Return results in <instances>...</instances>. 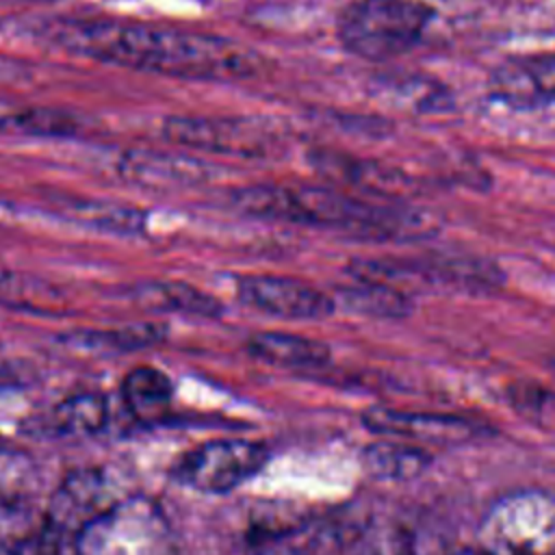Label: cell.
<instances>
[{
	"label": "cell",
	"mask_w": 555,
	"mask_h": 555,
	"mask_svg": "<svg viewBox=\"0 0 555 555\" xmlns=\"http://www.w3.org/2000/svg\"><path fill=\"white\" fill-rule=\"evenodd\" d=\"M48 37L78 56L186 80H245L269 67L260 52L234 39L132 20L61 17Z\"/></svg>",
	"instance_id": "cell-1"
},
{
	"label": "cell",
	"mask_w": 555,
	"mask_h": 555,
	"mask_svg": "<svg viewBox=\"0 0 555 555\" xmlns=\"http://www.w3.org/2000/svg\"><path fill=\"white\" fill-rule=\"evenodd\" d=\"M243 215L336 228L371 241H412L434 230V217L408 206H377L321 184H251L232 191Z\"/></svg>",
	"instance_id": "cell-2"
},
{
	"label": "cell",
	"mask_w": 555,
	"mask_h": 555,
	"mask_svg": "<svg viewBox=\"0 0 555 555\" xmlns=\"http://www.w3.org/2000/svg\"><path fill=\"white\" fill-rule=\"evenodd\" d=\"M76 555H178L176 531L156 501L121 496L76 540Z\"/></svg>",
	"instance_id": "cell-3"
},
{
	"label": "cell",
	"mask_w": 555,
	"mask_h": 555,
	"mask_svg": "<svg viewBox=\"0 0 555 555\" xmlns=\"http://www.w3.org/2000/svg\"><path fill=\"white\" fill-rule=\"evenodd\" d=\"M434 17L421 0H356L338 17V39L351 54L388 61L408 52Z\"/></svg>",
	"instance_id": "cell-4"
},
{
	"label": "cell",
	"mask_w": 555,
	"mask_h": 555,
	"mask_svg": "<svg viewBox=\"0 0 555 555\" xmlns=\"http://www.w3.org/2000/svg\"><path fill=\"white\" fill-rule=\"evenodd\" d=\"M483 555H555V494L520 490L499 499L481 520Z\"/></svg>",
	"instance_id": "cell-5"
},
{
	"label": "cell",
	"mask_w": 555,
	"mask_h": 555,
	"mask_svg": "<svg viewBox=\"0 0 555 555\" xmlns=\"http://www.w3.org/2000/svg\"><path fill=\"white\" fill-rule=\"evenodd\" d=\"M163 137L173 145L249 160L275 156L282 145L267 121L238 115H171L163 124Z\"/></svg>",
	"instance_id": "cell-6"
},
{
	"label": "cell",
	"mask_w": 555,
	"mask_h": 555,
	"mask_svg": "<svg viewBox=\"0 0 555 555\" xmlns=\"http://www.w3.org/2000/svg\"><path fill=\"white\" fill-rule=\"evenodd\" d=\"M117 501L113 483L102 468L69 473L43 509L48 555H63L65 548H74L82 529Z\"/></svg>",
	"instance_id": "cell-7"
},
{
	"label": "cell",
	"mask_w": 555,
	"mask_h": 555,
	"mask_svg": "<svg viewBox=\"0 0 555 555\" xmlns=\"http://www.w3.org/2000/svg\"><path fill=\"white\" fill-rule=\"evenodd\" d=\"M269 460V449L262 442L245 438L210 440L189 451L173 468V477L193 490L221 494L230 492Z\"/></svg>",
	"instance_id": "cell-8"
},
{
	"label": "cell",
	"mask_w": 555,
	"mask_h": 555,
	"mask_svg": "<svg viewBox=\"0 0 555 555\" xmlns=\"http://www.w3.org/2000/svg\"><path fill=\"white\" fill-rule=\"evenodd\" d=\"M236 293L245 306L282 319H325L336 308L330 295L288 275H241Z\"/></svg>",
	"instance_id": "cell-9"
},
{
	"label": "cell",
	"mask_w": 555,
	"mask_h": 555,
	"mask_svg": "<svg viewBox=\"0 0 555 555\" xmlns=\"http://www.w3.org/2000/svg\"><path fill=\"white\" fill-rule=\"evenodd\" d=\"M362 423L384 436H392L408 442L427 444H462L477 436H483V427L475 421L455 414H429V412H408L395 408H369L362 414Z\"/></svg>",
	"instance_id": "cell-10"
},
{
	"label": "cell",
	"mask_w": 555,
	"mask_h": 555,
	"mask_svg": "<svg viewBox=\"0 0 555 555\" xmlns=\"http://www.w3.org/2000/svg\"><path fill=\"white\" fill-rule=\"evenodd\" d=\"M119 173L145 186H186L204 182L208 167L184 154L130 150L119 160Z\"/></svg>",
	"instance_id": "cell-11"
},
{
	"label": "cell",
	"mask_w": 555,
	"mask_h": 555,
	"mask_svg": "<svg viewBox=\"0 0 555 555\" xmlns=\"http://www.w3.org/2000/svg\"><path fill=\"white\" fill-rule=\"evenodd\" d=\"M312 165L332 180H343L347 184L362 186L371 193L379 195H395L401 193L408 182L401 171L382 167L377 163L360 160L353 156H345L338 152H327V150H317L312 152Z\"/></svg>",
	"instance_id": "cell-12"
},
{
	"label": "cell",
	"mask_w": 555,
	"mask_h": 555,
	"mask_svg": "<svg viewBox=\"0 0 555 555\" xmlns=\"http://www.w3.org/2000/svg\"><path fill=\"white\" fill-rule=\"evenodd\" d=\"M247 351L258 360L291 369L321 366L330 360V347L325 343L284 332H258L249 336Z\"/></svg>",
	"instance_id": "cell-13"
},
{
	"label": "cell",
	"mask_w": 555,
	"mask_h": 555,
	"mask_svg": "<svg viewBox=\"0 0 555 555\" xmlns=\"http://www.w3.org/2000/svg\"><path fill=\"white\" fill-rule=\"evenodd\" d=\"M0 555H48L43 509L35 503L0 505Z\"/></svg>",
	"instance_id": "cell-14"
},
{
	"label": "cell",
	"mask_w": 555,
	"mask_h": 555,
	"mask_svg": "<svg viewBox=\"0 0 555 555\" xmlns=\"http://www.w3.org/2000/svg\"><path fill=\"white\" fill-rule=\"evenodd\" d=\"M82 130L80 117L48 106L13 104L0 100V132L30 137H76Z\"/></svg>",
	"instance_id": "cell-15"
},
{
	"label": "cell",
	"mask_w": 555,
	"mask_h": 555,
	"mask_svg": "<svg viewBox=\"0 0 555 555\" xmlns=\"http://www.w3.org/2000/svg\"><path fill=\"white\" fill-rule=\"evenodd\" d=\"M364 468L375 479L408 481L423 475L431 462V455L405 440H377L362 453Z\"/></svg>",
	"instance_id": "cell-16"
},
{
	"label": "cell",
	"mask_w": 555,
	"mask_h": 555,
	"mask_svg": "<svg viewBox=\"0 0 555 555\" xmlns=\"http://www.w3.org/2000/svg\"><path fill=\"white\" fill-rule=\"evenodd\" d=\"M121 395L137 418L154 421L165 416L173 397V384L154 366H137L126 375Z\"/></svg>",
	"instance_id": "cell-17"
},
{
	"label": "cell",
	"mask_w": 555,
	"mask_h": 555,
	"mask_svg": "<svg viewBox=\"0 0 555 555\" xmlns=\"http://www.w3.org/2000/svg\"><path fill=\"white\" fill-rule=\"evenodd\" d=\"M134 299L150 308L173 310L197 317H217L221 314L219 299L210 297L204 291L193 288L184 282H147L134 288Z\"/></svg>",
	"instance_id": "cell-18"
},
{
	"label": "cell",
	"mask_w": 555,
	"mask_h": 555,
	"mask_svg": "<svg viewBox=\"0 0 555 555\" xmlns=\"http://www.w3.org/2000/svg\"><path fill=\"white\" fill-rule=\"evenodd\" d=\"M108 408L98 392H76L65 397L50 414V425L61 436H89L104 427Z\"/></svg>",
	"instance_id": "cell-19"
},
{
	"label": "cell",
	"mask_w": 555,
	"mask_h": 555,
	"mask_svg": "<svg viewBox=\"0 0 555 555\" xmlns=\"http://www.w3.org/2000/svg\"><path fill=\"white\" fill-rule=\"evenodd\" d=\"M343 301L360 314L379 319H401L412 310V301L403 291L369 280H356L353 286H347L343 291Z\"/></svg>",
	"instance_id": "cell-20"
},
{
	"label": "cell",
	"mask_w": 555,
	"mask_h": 555,
	"mask_svg": "<svg viewBox=\"0 0 555 555\" xmlns=\"http://www.w3.org/2000/svg\"><path fill=\"white\" fill-rule=\"evenodd\" d=\"M39 483V466L28 453L0 451V505L33 503Z\"/></svg>",
	"instance_id": "cell-21"
},
{
	"label": "cell",
	"mask_w": 555,
	"mask_h": 555,
	"mask_svg": "<svg viewBox=\"0 0 555 555\" xmlns=\"http://www.w3.org/2000/svg\"><path fill=\"white\" fill-rule=\"evenodd\" d=\"M69 212L95 228L113 230V232H141L143 230V212L132 206L111 204L104 199H72Z\"/></svg>",
	"instance_id": "cell-22"
},
{
	"label": "cell",
	"mask_w": 555,
	"mask_h": 555,
	"mask_svg": "<svg viewBox=\"0 0 555 555\" xmlns=\"http://www.w3.org/2000/svg\"><path fill=\"white\" fill-rule=\"evenodd\" d=\"M492 89L499 100L514 108H533L542 104L525 59L503 63L492 76Z\"/></svg>",
	"instance_id": "cell-23"
},
{
	"label": "cell",
	"mask_w": 555,
	"mask_h": 555,
	"mask_svg": "<svg viewBox=\"0 0 555 555\" xmlns=\"http://www.w3.org/2000/svg\"><path fill=\"white\" fill-rule=\"evenodd\" d=\"M299 525V516L291 507H280L278 503L260 507L249 522V535H256L262 544L273 540L271 535L291 533Z\"/></svg>",
	"instance_id": "cell-24"
},
{
	"label": "cell",
	"mask_w": 555,
	"mask_h": 555,
	"mask_svg": "<svg viewBox=\"0 0 555 555\" xmlns=\"http://www.w3.org/2000/svg\"><path fill=\"white\" fill-rule=\"evenodd\" d=\"M525 61L542 102L555 100V54H540Z\"/></svg>",
	"instance_id": "cell-25"
},
{
	"label": "cell",
	"mask_w": 555,
	"mask_h": 555,
	"mask_svg": "<svg viewBox=\"0 0 555 555\" xmlns=\"http://www.w3.org/2000/svg\"><path fill=\"white\" fill-rule=\"evenodd\" d=\"M256 555H301V553L282 544H269V546H262Z\"/></svg>",
	"instance_id": "cell-26"
},
{
	"label": "cell",
	"mask_w": 555,
	"mask_h": 555,
	"mask_svg": "<svg viewBox=\"0 0 555 555\" xmlns=\"http://www.w3.org/2000/svg\"><path fill=\"white\" fill-rule=\"evenodd\" d=\"M447 555H483L479 548H460V551H449Z\"/></svg>",
	"instance_id": "cell-27"
}]
</instances>
